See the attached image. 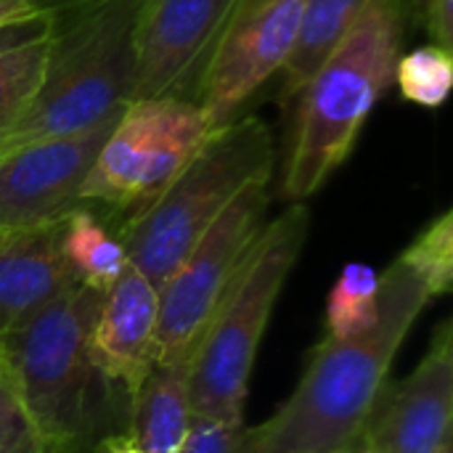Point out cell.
Masks as SVG:
<instances>
[{"label": "cell", "instance_id": "obj_1", "mask_svg": "<svg viewBox=\"0 0 453 453\" xmlns=\"http://www.w3.org/2000/svg\"><path fill=\"white\" fill-rule=\"evenodd\" d=\"M435 300L427 279L398 255L380 276V319L356 337H326L279 411L247 430V453H348L388 382L390 366Z\"/></svg>", "mask_w": 453, "mask_h": 453}, {"label": "cell", "instance_id": "obj_2", "mask_svg": "<svg viewBox=\"0 0 453 453\" xmlns=\"http://www.w3.org/2000/svg\"><path fill=\"white\" fill-rule=\"evenodd\" d=\"M409 0H369L345 40L305 82L281 180L292 202L313 196L353 154L401 56Z\"/></svg>", "mask_w": 453, "mask_h": 453}, {"label": "cell", "instance_id": "obj_3", "mask_svg": "<svg viewBox=\"0 0 453 453\" xmlns=\"http://www.w3.org/2000/svg\"><path fill=\"white\" fill-rule=\"evenodd\" d=\"M143 0H74L50 11L42 82L3 151L93 127L130 98Z\"/></svg>", "mask_w": 453, "mask_h": 453}, {"label": "cell", "instance_id": "obj_4", "mask_svg": "<svg viewBox=\"0 0 453 453\" xmlns=\"http://www.w3.org/2000/svg\"><path fill=\"white\" fill-rule=\"evenodd\" d=\"M104 289L77 284L3 340L5 369L48 453H93L109 385L90 361Z\"/></svg>", "mask_w": 453, "mask_h": 453}, {"label": "cell", "instance_id": "obj_5", "mask_svg": "<svg viewBox=\"0 0 453 453\" xmlns=\"http://www.w3.org/2000/svg\"><path fill=\"white\" fill-rule=\"evenodd\" d=\"M305 239L308 207L295 202L276 220L263 226L252 242L196 345L191 372L194 422L244 425L255 356Z\"/></svg>", "mask_w": 453, "mask_h": 453}, {"label": "cell", "instance_id": "obj_6", "mask_svg": "<svg viewBox=\"0 0 453 453\" xmlns=\"http://www.w3.org/2000/svg\"><path fill=\"white\" fill-rule=\"evenodd\" d=\"M273 138L263 119L239 117L207 135L178 178L117 239L127 263L159 289L220 212L252 183L271 178Z\"/></svg>", "mask_w": 453, "mask_h": 453}, {"label": "cell", "instance_id": "obj_7", "mask_svg": "<svg viewBox=\"0 0 453 453\" xmlns=\"http://www.w3.org/2000/svg\"><path fill=\"white\" fill-rule=\"evenodd\" d=\"M210 133L191 98L130 101L82 183V204L111 207L127 215L125 220L141 215L194 159Z\"/></svg>", "mask_w": 453, "mask_h": 453}, {"label": "cell", "instance_id": "obj_8", "mask_svg": "<svg viewBox=\"0 0 453 453\" xmlns=\"http://www.w3.org/2000/svg\"><path fill=\"white\" fill-rule=\"evenodd\" d=\"M265 210L268 178H260L252 180L220 212V218L194 244L175 273L157 289L159 361L196 350L212 311L265 226Z\"/></svg>", "mask_w": 453, "mask_h": 453}, {"label": "cell", "instance_id": "obj_9", "mask_svg": "<svg viewBox=\"0 0 453 453\" xmlns=\"http://www.w3.org/2000/svg\"><path fill=\"white\" fill-rule=\"evenodd\" d=\"M305 0H236L194 88L210 130L242 117V106L292 58Z\"/></svg>", "mask_w": 453, "mask_h": 453}, {"label": "cell", "instance_id": "obj_10", "mask_svg": "<svg viewBox=\"0 0 453 453\" xmlns=\"http://www.w3.org/2000/svg\"><path fill=\"white\" fill-rule=\"evenodd\" d=\"M122 109L80 133L37 138L0 154V234L50 226L82 207V183Z\"/></svg>", "mask_w": 453, "mask_h": 453}, {"label": "cell", "instance_id": "obj_11", "mask_svg": "<svg viewBox=\"0 0 453 453\" xmlns=\"http://www.w3.org/2000/svg\"><path fill=\"white\" fill-rule=\"evenodd\" d=\"M453 334L443 321L419 366L385 382L356 441V453H453Z\"/></svg>", "mask_w": 453, "mask_h": 453}, {"label": "cell", "instance_id": "obj_12", "mask_svg": "<svg viewBox=\"0 0 453 453\" xmlns=\"http://www.w3.org/2000/svg\"><path fill=\"white\" fill-rule=\"evenodd\" d=\"M236 0H143L133 35L130 101L178 96L202 66Z\"/></svg>", "mask_w": 453, "mask_h": 453}, {"label": "cell", "instance_id": "obj_13", "mask_svg": "<svg viewBox=\"0 0 453 453\" xmlns=\"http://www.w3.org/2000/svg\"><path fill=\"white\" fill-rule=\"evenodd\" d=\"M157 321V289L127 265L104 295L90 332V361L109 385L122 388L130 398L159 361Z\"/></svg>", "mask_w": 453, "mask_h": 453}, {"label": "cell", "instance_id": "obj_14", "mask_svg": "<svg viewBox=\"0 0 453 453\" xmlns=\"http://www.w3.org/2000/svg\"><path fill=\"white\" fill-rule=\"evenodd\" d=\"M64 220L0 234V337L19 332L82 284L61 250Z\"/></svg>", "mask_w": 453, "mask_h": 453}, {"label": "cell", "instance_id": "obj_15", "mask_svg": "<svg viewBox=\"0 0 453 453\" xmlns=\"http://www.w3.org/2000/svg\"><path fill=\"white\" fill-rule=\"evenodd\" d=\"M196 350L157 361L130 398V435L141 453H180L191 417V372Z\"/></svg>", "mask_w": 453, "mask_h": 453}, {"label": "cell", "instance_id": "obj_16", "mask_svg": "<svg viewBox=\"0 0 453 453\" xmlns=\"http://www.w3.org/2000/svg\"><path fill=\"white\" fill-rule=\"evenodd\" d=\"M369 0H305L297 45L281 69L284 98L297 96L329 53L345 40Z\"/></svg>", "mask_w": 453, "mask_h": 453}, {"label": "cell", "instance_id": "obj_17", "mask_svg": "<svg viewBox=\"0 0 453 453\" xmlns=\"http://www.w3.org/2000/svg\"><path fill=\"white\" fill-rule=\"evenodd\" d=\"M61 250L77 279L96 289H109L130 265L119 239L85 204L72 210L64 220Z\"/></svg>", "mask_w": 453, "mask_h": 453}, {"label": "cell", "instance_id": "obj_18", "mask_svg": "<svg viewBox=\"0 0 453 453\" xmlns=\"http://www.w3.org/2000/svg\"><path fill=\"white\" fill-rule=\"evenodd\" d=\"M380 319V273L364 263H350L340 273L326 300V337L345 340L366 332Z\"/></svg>", "mask_w": 453, "mask_h": 453}, {"label": "cell", "instance_id": "obj_19", "mask_svg": "<svg viewBox=\"0 0 453 453\" xmlns=\"http://www.w3.org/2000/svg\"><path fill=\"white\" fill-rule=\"evenodd\" d=\"M48 58V35L0 53V154L32 104Z\"/></svg>", "mask_w": 453, "mask_h": 453}, {"label": "cell", "instance_id": "obj_20", "mask_svg": "<svg viewBox=\"0 0 453 453\" xmlns=\"http://www.w3.org/2000/svg\"><path fill=\"white\" fill-rule=\"evenodd\" d=\"M393 80L401 96L417 106L438 109L449 101L453 88V56L441 45H422L406 56H398Z\"/></svg>", "mask_w": 453, "mask_h": 453}, {"label": "cell", "instance_id": "obj_21", "mask_svg": "<svg viewBox=\"0 0 453 453\" xmlns=\"http://www.w3.org/2000/svg\"><path fill=\"white\" fill-rule=\"evenodd\" d=\"M430 284L433 295L441 297L453 284V212L438 215L403 252H401Z\"/></svg>", "mask_w": 453, "mask_h": 453}, {"label": "cell", "instance_id": "obj_22", "mask_svg": "<svg viewBox=\"0 0 453 453\" xmlns=\"http://www.w3.org/2000/svg\"><path fill=\"white\" fill-rule=\"evenodd\" d=\"M0 453H48L5 366L0 369Z\"/></svg>", "mask_w": 453, "mask_h": 453}, {"label": "cell", "instance_id": "obj_23", "mask_svg": "<svg viewBox=\"0 0 453 453\" xmlns=\"http://www.w3.org/2000/svg\"><path fill=\"white\" fill-rule=\"evenodd\" d=\"M180 453H247V427L194 422Z\"/></svg>", "mask_w": 453, "mask_h": 453}, {"label": "cell", "instance_id": "obj_24", "mask_svg": "<svg viewBox=\"0 0 453 453\" xmlns=\"http://www.w3.org/2000/svg\"><path fill=\"white\" fill-rule=\"evenodd\" d=\"M419 19H425L427 32L433 35V45H441L446 50L453 48V0H419L417 11Z\"/></svg>", "mask_w": 453, "mask_h": 453}, {"label": "cell", "instance_id": "obj_25", "mask_svg": "<svg viewBox=\"0 0 453 453\" xmlns=\"http://www.w3.org/2000/svg\"><path fill=\"white\" fill-rule=\"evenodd\" d=\"M48 27H50V16L48 13H37V16H32L27 21L0 27V53L3 50H11L16 45H24V42H32V40L45 37L48 35Z\"/></svg>", "mask_w": 453, "mask_h": 453}, {"label": "cell", "instance_id": "obj_26", "mask_svg": "<svg viewBox=\"0 0 453 453\" xmlns=\"http://www.w3.org/2000/svg\"><path fill=\"white\" fill-rule=\"evenodd\" d=\"M37 13H40V11L32 8V5L24 3V0H0V27L27 21V19L37 16Z\"/></svg>", "mask_w": 453, "mask_h": 453}, {"label": "cell", "instance_id": "obj_27", "mask_svg": "<svg viewBox=\"0 0 453 453\" xmlns=\"http://www.w3.org/2000/svg\"><path fill=\"white\" fill-rule=\"evenodd\" d=\"M93 453H141L130 433H111L96 443Z\"/></svg>", "mask_w": 453, "mask_h": 453}, {"label": "cell", "instance_id": "obj_28", "mask_svg": "<svg viewBox=\"0 0 453 453\" xmlns=\"http://www.w3.org/2000/svg\"><path fill=\"white\" fill-rule=\"evenodd\" d=\"M24 3H29V5L37 8L40 13H50V11H56V8H64V5L74 3V0H24Z\"/></svg>", "mask_w": 453, "mask_h": 453}, {"label": "cell", "instance_id": "obj_29", "mask_svg": "<svg viewBox=\"0 0 453 453\" xmlns=\"http://www.w3.org/2000/svg\"><path fill=\"white\" fill-rule=\"evenodd\" d=\"M5 366V353H3V340H0V369Z\"/></svg>", "mask_w": 453, "mask_h": 453}, {"label": "cell", "instance_id": "obj_30", "mask_svg": "<svg viewBox=\"0 0 453 453\" xmlns=\"http://www.w3.org/2000/svg\"><path fill=\"white\" fill-rule=\"evenodd\" d=\"M409 5H411V8L417 11V5H419V0H409Z\"/></svg>", "mask_w": 453, "mask_h": 453}, {"label": "cell", "instance_id": "obj_31", "mask_svg": "<svg viewBox=\"0 0 453 453\" xmlns=\"http://www.w3.org/2000/svg\"><path fill=\"white\" fill-rule=\"evenodd\" d=\"M348 453H356V446H353V449H350V451H348Z\"/></svg>", "mask_w": 453, "mask_h": 453}]
</instances>
